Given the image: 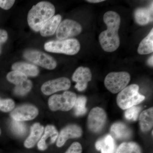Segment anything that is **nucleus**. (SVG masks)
I'll return each instance as SVG.
<instances>
[{
  "instance_id": "nucleus-16",
  "label": "nucleus",
  "mask_w": 153,
  "mask_h": 153,
  "mask_svg": "<svg viewBox=\"0 0 153 153\" xmlns=\"http://www.w3.org/2000/svg\"><path fill=\"white\" fill-rule=\"evenodd\" d=\"M61 16L57 15L49 19L41 27L40 34L43 37L52 36L57 31L58 26L61 23Z\"/></svg>"
},
{
  "instance_id": "nucleus-15",
  "label": "nucleus",
  "mask_w": 153,
  "mask_h": 153,
  "mask_svg": "<svg viewBox=\"0 0 153 153\" xmlns=\"http://www.w3.org/2000/svg\"><path fill=\"white\" fill-rule=\"evenodd\" d=\"M44 130L43 126L40 123H36L31 127L30 135L25 142V147L30 149L33 148L41 139Z\"/></svg>"
},
{
  "instance_id": "nucleus-31",
  "label": "nucleus",
  "mask_w": 153,
  "mask_h": 153,
  "mask_svg": "<svg viewBox=\"0 0 153 153\" xmlns=\"http://www.w3.org/2000/svg\"><path fill=\"white\" fill-rule=\"evenodd\" d=\"M15 1L0 0V7L4 10H8L13 5Z\"/></svg>"
},
{
  "instance_id": "nucleus-9",
  "label": "nucleus",
  "mask_w": 153,
  "mask_h": 153,
  "mask_svg": "<svg viewBox=\"0 0 153 153\" xmlns=\"http://www.w3.org/2000/svg\"><path fill=\"white\" fill-rule=\"evenodd\" d=\"M82 30L81 25L78 22L66 19L60 23L56 31V36L58 39L64 40L70 37L78 36Z\"/></svg>"
},
{
  "instance_id": "nucleus-30",
  "label": "nucleus",
  "mask_w": 153,
  "mask_h": 153,
  "mask_svg": "<svg viewBox=\"0 0 153 153\" xmlns=\"http://www.w3.org/2000/svg\"><path fill=\"white\" fill-rule=\"evenodd\" d=\"M82 148L81 145L78 142L73 143L65 153H81Z\"/></svg>"
},
{
  "instance_id": "nucleus-19",
  "label": "nucleus",
  "mask_w": 153,
  "mask_h": 153,
  "mask_svg": "<svg viewBox=\"0 0 153 153\" xmlns=\"http://www.w3.org/2000/svg\"><path fill=\"white\" fill-rule=\"evenodd\" d=\"M95 147L101 153H114L115 149V143L113 138L108 134L99 140L95 144Z\"/></svg>"
},
{
  "instance_id": "nucleus-28",
  "label": "nucleus",
  "mask_w": 153,
  "mask_h": 153,
  "mask_svg": "<svg viewBox=\"0 0 153 153\" xmlns=\"http://www.w3.org/2000/svg\"><path fill=\"white\" fill-rule=\"evenodd\" d=\"M15 102L11 99L0 98V111L4 112H10L15 107Z\"/></svg>"
},
{
  "instance_id": "nucleus-33",
  "label": "nucleus",
  "mask_w": 153,
  "mask_h": 153,
  "mask_svg": "<svg viewBox=\"0 0 153 153\" xmlns=\"http://www.w3.org/2000/svg\"><path fill=\"white\" fill-rule=\"evenodd\" d=\"M104 0H87L86 1L90 3H98L104 1Z\"/></svg>"
},
{
  "instance_id": "nucleus-14",
  "label": "nucleus",
  "mask_w": 153,
  "mask_h": 153,
  "mask_svg": "<svg viewBox=\"0 0 153 153\" xmlns=\"http://www.w3.org/2000/svg\"><path fill=\"white\" fill-rule=\"evenodd\" d=\"M44 131V135L38 143V149L41 151L45 150L48 145L55 143L59 135L57 129L54 126H47Z\"/></svg>"
},
{
  "instance_id": "nucleus-25",
  "label": "nucleus",
  "mask_w": 153,
  "mask_h": 153,
  "mask_svg": "<svg viewBox=\"0 0 153 153\" xmlns=\"http://www.w3.org/2000/svg\"><path fill=\"white\" fill-rule=\"evenodd\" d=\"M87 98L85 96H80L76 98L75 104L73 107L74 114L76 116H80L85 114L87 111L85 107Z\"/></svg>"
},
{
  "instance_id": "nucleus-26",
  "label": "nucleus",
  "mask_w": 153,
  "mask_h": 153,
  "mask_svg": "<svg viewBox=\"0 0 153 153\" xmlns=\"http://www.w3.org/2000/svg\"><path fill=\"white\" fill-rule=\"evenodd\" d=\"M32 86L33 84L31 80L27 79L21 84L16 85L14 92L18 95H25L31 90Z\"/></svg>"
},
{
  "instance_id": "nucleus-34",
  "label": "nucleus",
  "mask_w": 153,
  "mask_h": 153,
  "mask_svg": "<svg viewBox=\"0 0 153 153\" xmlns=\"http://www.w3.org/2000/svg\"><path fill=\"white\" fill-rule=\"evenodd\" d=\"M153 55L151 56L148 60V63L149 65L151 66H153Z\"/></svg>"
},
{
  "instance_id": "nucleus-7",
  "label": "nucleus",
  "mask_w": 153,
  "mask_h": 153,
  "mask_svg": "<svg viewBox=\"0 0 153 153\" xmlns=\"http://www.w3.org/2000/svg\"><path fill=\"white\" fill-rule=\"evenodd\" d=\"M24 57L27 60L43 68L52 70L56 68V60L50 55L44 52L30 50L24 53Z\"/></svg>"
},
{
  "instance_id": "nucleus-10",
  "label": "nucleus",
  "mask_w": 153,
  "mask_h": 153,
  "mask_svg": "<svg viewBox=\"0 0 153 153\" xmlns=\"http://www.w3.org/2000/svg\"><path fill=\"white\" fill-rule=\"evenodd\" d=\"M70 86V80L66 77H62L45 82L41 86V90L45 95H49L57 91L68 90Z\"/></svg>"
},
{
  "instance_id": "nucleus-5",
  "label": "nucleus",
  "mask_w": 153,
  "mask_h": 153,
  "mask_svg": "<svg viewBox=\"0 0 153 153\" xmlns=\"http://www.w3.org/2000/svg\"><path fill=\"white\" fill-rule=\"evenodd\" d=\"M76 98L75 93L71 91H65L62 94L52 96L48 100V105L52 111H68L73 108Z\"/></svg>"
},
{
  "instance_id": "nucleus-12",
  "label": "nucleus",
  "mask_w": 153,
  "mask_h": 153,
  "mask_svg": "<svg viewBox=\"0 0 153 153\" xmlns=\"http://www.w3.org/2000/svg\"><path fill=\"white\" fill-rule=\"evenodd\" d=\"M92 74L90 69L87 67L80 66L74 71L72 76L73 81L76 82L75 88L79 91L85 90L88 83L91 80Z\"/></svg>"
},
{
  "instance_id": "nucleus-21",
  "label": "nucleus",
  "mask_w": 153,
  "mask_h": 153,
  "mask_svg": "<svg viewBox=\"0 0 153 153\" xmlns=\"http://www.w3.org/2000/svg\"><path fill=\"white\" fill-rule=\"evenodd\" d=\"M13 70L22 72L27 76H35L39 74V69L37 66L25 62H17L12 67Z\"/></svg>"
},
{
  "instance_id": "nucleus-35",
  "label": "nucleus",
  "mask_w": 153,
  "mask_h": 153,
  "mask_svg": "<svg viewBox=\"0 0 153 153\" xmlns=\"http://www.w3.org/2000/svg\"><path fill=\"white\" fill-rule=\"evenodd\" d=\"M1 128H0V136H1Z\"/></svg>"
},
{
  "instance_id": "nucleus-4",
  "label": "nucleus",
  "mask_w": 153,
  "mask_h": 153,
  "mask_svg": "<svg viewBox=\"0 0 153 153\" xmlns=\"http://www.w3.org/2000/svg\"><path fill=\"white\" fill-rule=\"evenodd\" d=\"M44 49L47 52L72 55L79 52L80 45L78 40L72 38L49 41L44 45Z\"/></svg>"
},
{
  "instance_id": "nucleus-3",
  "label": "nucleus",
  "mask_w": 153,
  "mask_h": 153,
  "mask_svg": "<svg viewBox=\"0 0 153 153\" xmlns=\"http://www.w3.org/2000/svg\"><path fill=\"white\" fill-rule=\"evenodd\" d=\"M139 87L137 84H131L120 92L117 97V105L123 110L135 106L143 101L144 96L139 93Z\"/></svg>"
},
{
  "instance_id": "nucleus-11",
  "label": "nucleus",
  "mask_w": 153,
  "mask_h": 153,
  "mask_svg": "<svg viewBox=\"0 0 153 153\" xmlns=\"http://www.w3.org/2000/svg\"><path fill=\"white\" fill-rule=\"evenodd\" d=\"M39 111L36 107L24 105L18 107L11 113L10 116L14 120L24 122L33 120L38 115Z\"/></svg>"
},
{
  "instance_id": "nucleus-24",
  "label": "nucleus",
  "mask_w": 153,
  "mask_h": 153,
  "mask_svg": "<svg viewBox=\"0 0 153 153\" xmlns=\"http://www.w3.org/2000/svg\"><path fill=\"white\" fill-rule=\"evenodd\" d=\"M7 78L9 82L16 85L27 80V76L20 71L13 70L8 73Z\"/></svg>"
},
{
  "instance_id": "nucleus-17",
  "label": "nucleus",
  "mask_w": 153,
  "mask_h": 153,
  "mask_svg": "<svg viewBox=\"0 0 153 153\" xmlns=\"http://www.w3.org/2000/svg\"><path fill=\"white\" fill-rule=\"evenodd\" d=\"M136 22L140 25H147L153 21V4L149 8H140L134 12Z\"/></svg>"
},
{
  "instance_id": "nucleus-32",
  "label": "nucleus",
  "mask_w": 153,
  "mask_h": 153,
  "mask_svg": "<svg viewBox=\"0 0 153 153\" xmlns=\"http://www.w3.org/2000/svg\"><path fill=\"white\" fill-rule=\"evenodd\" d=\"M8 39V34L5 30L0 29V54L1 52L2 45Z\"/></svg>"
},
{
  "instance_id": "nucleus-13",
  "label": "nucleus",
  "mask_w": 153,
  "mask_h": 153,
  "mask_svg": "<svg viewBox=\"0 0 153 153\" xmlns=\"http://www.w3.org/2000/svg\"><path fill=\"white\" fill-rule=\"evenodd\" d=\"M82 129L78 126L70 125L67 126L60 131L58 135L57 146L61 147L69 139L79 137L82 135Z\"/></svg>"
},
{
  "instance_id": "nucleus-1",
  "label": "nucleus",
  "mask_w": 153,
  "mask_h": 153,
  "mask_svg": "<svg viewBox=\"0 0 153 153\" xmlns=\"http://www.w3.org/2000/svg\"><path fill=\"white\" fill-rule=\"evenodd\" d=\"M103 21L107 29L100 34V43L105 52H113L120 45V39L118 33L120 27V16L114 11H108L103 16Z\"/></svg>"
},
{
  "instance_id": "nucleus-20",
  "label": "nucleus",
  "mask_w": 153,
  "mask_h": 153,
  "mask_svg": "<svg viewBox=\"0 0 153 153\" xmlns=\"http://www.w3.org/2000/svg\"><path fill=\"white\" fill-rule=\"evenodd\" d=\"M139 123L141 130L147 132L152 128L153 126V108L152 107L146 110L140 115Z\"/></svg>"
},
{
  "instance_id": "nucleus-8",
  "label": "nucleus",
  "mask_w": 153,
  "mask_h": 153,
  "mask_svg": "<svg viewBox=\"0 0 153 153\" xmlns=\"http://www.w3.org/2000/svg\"><path fill=\"white\" fill-rule=\"evenodd\" d=\"M107 115L101 108L95 107L91 109L88 117L87 125L91 131L97 133L101 131L106 123Z\"/></svg>"
},
{
  "instance_id": "nucleus-22",
  "label": "nucleus",
  "mask_w": 153,
  "mask_h": 153,
  "mask_svg": "<svg viewBox=\"0 0 153 153\" xmlns=\"http://www.w3.org/2000/svg\"><path fill=\"white\" fill-rule=\"evenodd\" d=\"M138 53L141 55H147L153 52V29L148 36L140 43L137 49Z\"/></svg>"
},
{
  "instance_id": "nucleus-23",
  "label": "nucleus",
  "mask_w": 153,
  "mask_h": 153,
  "mask_svg": "<svg viewBox=\"0 0 153 153\" xmlns=\"http://www.w3.org/2000/svg\"><path fill=\"white\" fill-rule=\"evenodd\" d=\"M116 153H141V151L136 143H123L119 146Z\"/></svg>"
},
{
  "instance_id": "nucleus-27",
  "label": "nucleus",
  "mask_w": 153,
  "mask_h": 153,
  "mask_svg": "<svg viewBox=\"0 0 153 153\" xmlns=\"http://www.w3.org/2000/svg\"><path fill=\"white\" fill-rule=\"evenodd\" d=\"M11 126L12 131L19 136L24 135L27 132V127L23 122L17 121L13 120Z\"/></svg>"
},
{
  "instance_id": "nucleus-29",
  "label": "nucleus",
  "mask_w": 153,
  "mask_h": 153,
  "mask_svg": "<svg viewBox=\"0 0 153 153\" xmlns=\"http://www.w3.org/2000/svg\"><path fill=\"white\" fill-rule=\"evenodd\" d=\"M140 110L141 108L140 107H131L126 111L125 113V116L127 119L136 120Z\"/></svg>"
},
{
  "instance_id": "nucleus-6",
  "label": "nucleus",
  "mask_w": 153,
  "mask_h": 153,
  "mask_svg": "<svg viewBox=\"0 0 153 153\" xmlns=\"http://www.w3.org/2000/svg\"><path fill=\"white\" fill-rule=\"evenodd\" d=\"M131 76L127 72H112L108 74L104 80L105 87L113 94L120 92L130 81Z\"/></svg>"
},
{
  "instance_id": "nucleus-18",
  "label": "nucleus",
  "mask_w": 153,
  "mask_h": 153,
  "mask_svg": "<svg viewBox=\"0 0 153 153\" xmlns=\"http://www.w3.org/2000/svg\"><path fill=\"white\" fill-rule=\"evenodd\" d=\"M111 132L116 139L125 140L130 137L131 135V130L122 123H116L111 128Z\"/></svg>"
},
{
  "instance_id": "nucleus-2",
  "label": "nucleus",
  "mask_w": 153,
  "mask_h": 153,
  "mask_svg": "<svg viewBox=\"0 0 153 153\" xmlns=\"http://www.w3.org/2000/svg\"><path fill=\"white\" fill-rule=\"evenodd\" d=\"M55 9L52 4L47 1H41L33 6L28 13V23L36 32L40 31L49 19L54 16Z\"/></svg>"
}]
</instances>
